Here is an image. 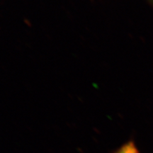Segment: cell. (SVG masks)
Returning <instances> with one entry per match:
<instances>
[{
    "label": "cell",
    "instance_id": "6da1fadb",
    "mask_svg": "<svg viewBox=\"0 0 153 153\" xmlns=\"http://www.w3.org/2000/svg\"><path fill=\"white\" fill-rule=\"evenodd\" d=\"M149 1H150L151 4H152L153 6V0H149Z\"/></svg>",
    "mask_w": 153,
    "mask_h": 153
}]
</instances>
